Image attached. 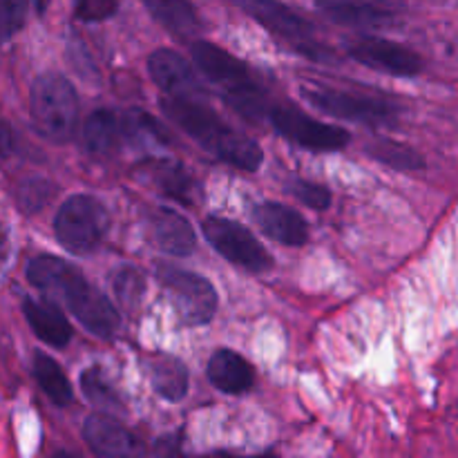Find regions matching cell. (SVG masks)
Wrapping results in <instances>:
<instances>
[{"instance_id":"obj_1","label":"cell","mask_w":458,"mask_h":458,"mask_svg":"<svg viewBox=\"0 0 458 458\" xmlns=\"http://www.w3.org/2000/svg\"><path fill=\"white\" fill-rule=\"evenodd\" d=\"M27 280L54 304H63L92 335L110 340L119 331V311L110 300L89 284L70 262L54 255H36L27 262Z\"/></svg>"},{"instance_id":"obj_2","label":"cell","mask_w":458,"mask_h":458,"mask_svg":"<svg viewBox=\"0 0 458 458\" xmlns=\"http://www.w3.org/2000/svg\"><path fill=\"white\" fill-rule=\"evenodd\" d=\"M161 110L199 148L215 159L255 173L262 165V148L240 130L231 128L222 116L197 98H161Z\"/></svg>"},{"instance_id":"obj_3","label":"cell","mask_w":458,"mask_h":458,"mask_svg":"<svg viewBox=\"0 0 458 458\" xmlns=\"http://www.w3.org/2000/svg\"><path fill=\"white\" fill-rule=\"evenodd\" d=\"M191 56L233 110L249 121L262 119L267 112V94L244 61L208 40H195L191 45Z\"/></svg>"},{"instance_id":"obj_4","label":"cell","mask_w":458,"mask_h":458,"mask_svg":"<svg viewBox=\"0 0 458 458\" xmlns=\"http://www.w3.org/2000/svg\"><path fill=\"white\" fill-rule=\"evenodd\" d=\"M30 110L36 130L45 139L70 141L79 123V97L65 76L56 72L40 74L31 85Z\"/></svg>"},{"instance_id":"obj_5","label":"cell","mask_w":458,"mask_h":458,"mask_svg":"<svg viewBox=\"0 0 458 458\" xmlns=\"http://www.w3.org/2000/svg\"><path fill=\"white\" fill-rule=\"evenodd\" d=\"M110 228L106 206L92 195H72L58 208L54 233L58 244L74 255H88L97 249Z\"/></svg>"},{"instance_id":"obj_6","label":"cell","mask_w":458,"mask_h":458,"mask_svg":"<svg viewBox=\"0 0 458 458\" xmlns=\"http://www.w3.org/2000/svg\"><path fill=\"white\" fill-rule=\"evenodd\" d=\"M240 4L249 16H253L264 30L271 31L280 40L295 49L302 56L311 61H331V52L316 38V31L309 21H304L300 13L286 7L280 0H233Z\"/></svg>"},{"instance_id":"obj_7","label":"cell","mask_w":458,"mask_h":458,"mask_svg":"<svg viewBox=\"0 0 458 458\" xmlns=\"http://www.w3.org/2000/svg\"><path fill=\"white\" fill-rule=\"evenodd\" d=\"M157 280L183 325L201 327L213 320L217 311V291L210 280L170 264H157Z\"/></svg>"},{"instance_id":"obj_8","label":"cell","mask_w":458,"mask_h":458,"mask_svg":"<svg viewBox=\"0 0 458 458\" xmlns=\"http://www.w3.org/2000/svg\"><path fill=\"white\" fill-rule=\"evenodd\" d=\"M302 98L325 114L343 121H358L362 125H394L401 114L387 98L343 92L325 85H304Z\"/></svg>"},{"instance_id":"obj_9","label":"cell","mask_w":458,"mask_h":458,"mask_svg":"<svg viewBox=\"0 0 458 458\" xmlns=\"http://www.w3.org/2000/svg\"><path fill=\"white\" fill-rule=\"evenodd\" d=\"M201 231L208 244L235 267L249 273H262L273 267V258L264 249L262 242L242 224L210 215L201 224Z\"/></svg>"},{"instance_id":"obj_10","label":"cell","mask_w":458,"mask_h":458,"mask_svg":"<svg viewBox=\"0 0 458 458\" xmlns=\"http://www.w3.org/2000/svg\"><path fill=\"white\" fill-rule=\"evenodd\" d=\"M268 116H271V123L277 134H282L286 141L295 143V146L307 148V150L335 152L347 148L352 141V134L344 128L322 123L298 107L276 106L273 110H268Z\"/></svg>"},{"instance_id":"obj_11","label":"cell","mask_w":458,"mask_h":458,"mask_svg":"<svg viewBox=\"0 0 458 458\" xmlns=\"http://www.w3.org/2000/svg\"><path fill=\"white\" fill-rule=\"evenodd\" d=\"M347 52L360 65L389 76L410 79V76H419L423 72V58L419 54L411 52L405 45L378 38V36H362V38L352 40Z\"/></svg>"},{"instance_id":"obj_12","label":"cell","mask_w":458,"mask_h":458,"mask_svg":"<svg viewBox=\"0 0 458 458\" xmlns=\"http://www.w3.org/2000/svg\"><path fill=\"white\" fill-rule=\"evenodd\" d=\"M316 7L329 21L356 30H385L401 18L396 4L387 0H316Z\"/></svg>"},{"instance_id":"obj_13","label":"cell","mask_w":458,"mask_h":458,"mask_svg":"<svg viewBox=\"0 0 458 458\" xmlns=\"http://www.w3.org/2000/svg\"><path fill=\"white\" fill-rule=\"evenodd\" d=\"M148 72L168 98H197L199 101V97H204V89L197 81L192 65L173 49L152 52L148 58Z\"/></svg>"},{"instance_id":"obj_14","label":"cell","mask_w":458,"mask_h":458,"mask_svg":"<svg viewBox=\"0 0 458 458\" xmlns=\"http://www.w3.org/2000/svg\"><path fill=\"white\" fill-rule=\"evenodd\" d=\"M83 438L98 458H146L141 441L110 416H89L83 425Z\"/></svg>"},{"instance_id":"obj_15","label":"cell","mask_w":458,"mask_h":458,"mask_svg":"<svg viewBox=\"0 0 458 458\" xmlns=\"http://www.w3.org/2000/svg\"><path fill=\"white\" fill-rule=\"evenodd\" d=\"M253 219L262 228L264 235L280 242V244L291 246V249H298V246L307 244V219L298 210L289 208V206L277 204V201H264V204L255 206Z\"/></svg>"},{"instance_id":"obj_16","label":"cell","mask_w":458,"mask_h":458,"mask_svg":"<svg viewBox=\"0 0 458 458\" xmlns=\"http://www.w3.org/2000/svg\"><path fill=\"white\" fill-rule=\"evenodd\" d=\"M148 231H150L152 242L164 253L174 255V258H188L197 246V237L191 222L170 208L150 210L148 213Z\"/></svg>"},{"instance_id":"obj_17","label":"cell","mask_w":458,"mask_h":458,"mask_svg":"<svg viewBox=\"0 0 458 458\" xmlns=\"http://www.w3.org/2000/svg\"><path fill=\"white\" fill-rule=\"evenodd\" d=\"M22 313L38 340H43L47 347L63 349L72 340V325L61 311L58 304L47 298H25L22 300Z\"/></svg>"},{"instance_id":"obj_18","label":"cell","mask_w":458,"mask_h":458,"mask_svg":"<svg viewBox=\"0 0 458 458\" xmlns=\"http://www.w3.org/2000/svg\"><path fill=\"white\" fill-rule=\"evenodd\" d=\"M210 385L219 389L222 394H231V396H240L246 394L255 383V371L249 360L240 356L233 349H219L213 353L206 367Z\"/></svg>"},{"instance_id":"obj_19","label":"cell","mask_w":458,"mask_h":458,"mask_svg":"<svg viewBox=\"0 0 458 458\" xmlns=\"http://www.w3.org/2000/svg\"><path fill=\"white\" fill-rule=\"evenodd\" d=\"M139 174H141V179L150 182L157 191L164 192L165 197H173L179 204L191 206L195 201V179L174 161L150 159L139 168Z\"/></svg>"},{"instance_id":"obj_20","label":"cell","mask_w":458,"mask_h":458,"mask_svg":"<svg viewBox=\"0 0 458 458\" xmlns=\"http://www.w3.org/2000/svg\"><path fill=\"white\" fill-rule=\"evenodd\" d=\"M141 3L148 13L179 40H191L199 31L201 22L191 0H141Z\"/></svg>"},{"instance_id":"obj_21","label":"cell","mask_w":458,"mask_h":458,"mask_svg":"<svg viewBox=\"0 0 458 458\" xmlns=\"http://www.w3.org/2000/svg\"><path fill=\"white\" fill-rule=\"evenodd\" d=\"M148 376H150L152 389L164 401L179 403L186 398L191 376H188L186 365L179 358L165 356V353L152 356L150 362H148Z\"/></svg>"},{"instance_id":"obj_22","label":"cell","mask_w":458,"mask_h":458,"mask_svg":"<svg viewBox=\"0 0 458 458\" xmlns=\"http://www.w3.org/2000/svg\"><path fill=\"white\" fill-rule=\"evenodd\" d=\"M121 121L114 112L97 110L83 123V146L92 155H107L119 143Z\"/></svg>"},{"instance_id":"obj_23","label":"cell","mask_w":458,"mask_h":458,"mask_svg":"<svg viewBox=\"0 0 458 458\" xmlns=\"http://www.w3.org/2000/svg\"><path fill=\"white\" fill-rule=\"evenodd\" d=\"M365 152L378 164L389 165L394 170H403V173H419L425 168V159L420 152L405 146V143L392 141V139H374V141L367 143Z\"/></svg>"},{"instance_id":"obj_24","label":"cell","mask_w":458,"mask_h":458,"mask_svg":"<svg viewBox=\"0 0 458 458\" xmlns=\"http://www.w3.org/2000/svg\"><path fill=\"white\" fill-rule=\"evenodd\" d=\"M34 376L36 383L40 385L45 396L54 403L56 407H67L74 398L72 394V385L67 380L65 371L61 369L54 358L45 356V353H36L34 356Z\"/></svg>"},{"instance_id":"obj_25","label":"cell","mask_w":458,"mask_h":458,"mask_svg":"<svg viewBox=\"0 0 458 458\" xmlns=\"http://www.w3.org/2000/svg\"><path fill=\"white\" fill-rule=\"evenodd\" d=\"M81 387H83L85 398L92 403L97 410L103 411H121L123 410V403H121L119 394L114 392V387L107 380L106 371L101 367H89L81 374Z\"/></svg>"},{"instance_id":"obj_26","label":"cell","mask_w":458,"mask_h":458,"mask_svg":"<svg viewBox=\"0 0 458 458\" xmlns=\"http://www.w3.org/2000/svg\"><path fill=\"white\" fill-rule=\"evenodd\" d=\"M112 291H114L121 307L132 311V309L139 307L143 293H146V280H143L137 268L123 267L112 276Z\"/></svg>"},{"instance_id":"obj_27","label":"cell","mask_w":458,"mask_h":458,"mask_svg":"<svg viewBox=\"0 0 458 458\" xmlns=\"http://www.w3.org/2000/svg\"><path fill=\"white\" fill-rule=\"evenodd\" d=\"M121 128H123L125 134H130V137L148 139V141L164 143V146H168L170 143L168 130H165L155 116L148 114V112H141V110L128 112V116L121 121Z\"/></svg>"},{"instance_id":"obj_28","label":"cell","mask_w":458,"mask_h":458,"mask_svg":"<svg viewBox=\"0 0 458 458\" xmlns=\"http://www.w3.org/2000/svg\"><path fill=\"white\" fill-rule=\"evenodd\" d=\"M286 191H289L300 204L307 206V208L327 210L331 206L329 188L320 186V183L316 182H307V179L293 177L289 183H286Z\"/></svg>"},{"instance_id":"obj_29","label":"cell","mask_w":458,"mask_h":458,"mask_svg":"<svg viewBox=\"0 0 458 458\" xmlns=\"http://www.w3.org/2000/svg\"><path fill=\"white\" fill-rule=\"evenodd\" d=\"M27 0H0V43L12 40L25 27Z\"/></svg>"},{"instance_id":"obj_30","label":"cell","mask_w":458,"mask_h":458,"mask_svg":"<svg viewBox=\"0 0 458 458\" xmlns=\"http://www.w3.org/2000/svg\"><path fill=\"white\" fill-rule=\"evenodd\" d=\"M49 199H52V183L45 179H27L18 191V204L27 210V215L38 213Z\"/></svg>"},{"instance_id":"obj_31","label":"cell","mask_w":458,"mask_h":458,"mask_svg":"<svg viewBox=\"0 0 458 458\" xmlns=\"http://www.w3.org/2000/svg\"><path fill=\"white\" fill-rule=\"evenodd\" d=\"M119 9L116 0H74V13L83 22H101L112 18Z\"/></svg>"},{"instance_id":"obj_32","label":"cell","mask_w":458,"mask_h":458,"mask_svg":"<svg viewBox=\"0 0 458 458\" xmlns=\"http://www.w3.org/2000/svg\"><path fill=\"white\" fill-rule=\"evenodd\" d=\"M16 148V134L4 121H0V161L7 159Z\"/></svg>"},{"instance_id":"obj_33","label":"cell","mask_w":458,"mask_h":458,"mask_svg":"<svg viewBox=\"0 0 458 458\" xmlns=\"http://www.w3.org/2000/svg\"><path fill=\"white\" fill-rule=\"evenodd\" d=\"M4 255H7V237H4V233L0 231V267H3L4 262Z\"/></svg>"},{"instance_id":"obj_34","label":"cell","mask_w":458,"mask_h":458,"mask_svg":"<svg viewBox=\"0 0 458 458\" xmlns=\"http://www.w3.org/2000/svg\"><path fill=\"white\" fill-rule=\"evenodd\" d=\"M215 458H242V456H231V454H222V456H215ZM253 458H276V456H253Z\"/></svg>"},{"instance_id":"obj_35","label":"cell","mask_w":458,"mask_h":458,"mask_svg":"<svg viewBox=\"0 0 458 458\" xmlns=\"http://www.w3.org/2000/svg\"><path fill=\"white\" fill-rule=\"evenodd\" d=\"M161 458H182L179 454H174V452H168V454H164Z\"/></svg>"}]
</instances>
